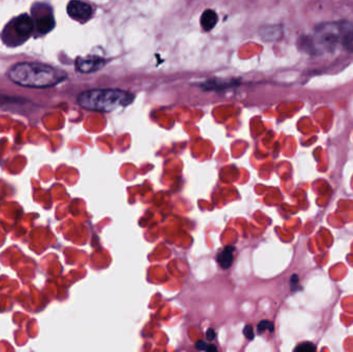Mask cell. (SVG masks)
I'll use <instances>...</instances> for the list:
<instances>
[{"label": "cell", "mask_w": 353, "mask_h": 352, "mask_svg": "<svg viewBox=\"0 0 353 352\" xmlns=\"http://www.w3.org/2000/svg\"><path fill=\"white\" fill-rule=\"evenodd\" d=\"M134 99L132 93L118 89H94L81 93L78 103L89 111L111 112L130 105Z\"/></svg>", "instance_id": "cell-3"}, {"label": "cell", "mask_w": 353, "mask_h": 352, "mask_svg": "<svg viewBox=\"0 0 353 352\" xmlns=\"http://www.w3.org/2000/svg\"><path fill=\"white\" fill-rule=\"evenodd\" d=\"M197 351H205V352H218L217 347L214 344H210V343H205V341H199L195 344Z\"/></svg>", "instance_id": "cell-10"}, {"label": "cell", "mask_w": 353, "mask_h": 352, "mask_svg": "<svg viewBox=\"0 0 353 352\" xmlns=\"http://www.w3.org/2000/svg\"><path fill=\"white\" fill-rule=\"evenodd\" d=\"M68 14L74 20L84 23L92 16V8L86 2L70 1L68 6Z\"/></svg>", "instance_id": "cell-6"}, {"label": "cell", "mask_w": 353, "mask_h": 352, "mask_svg": "<svg viewBox=\"0 0 353 352\" xmlns=\"http://www.w3.org/2000/svg\"><path fill=\"white\" fill-rule=\"evenodd\" d=\"M10 81L28 88H48L57 85L64 79L63 72L39 62H21L8 72Z\"/></svg>", "instance_id": "cell-2"}, {"label": "cell", "mask_w": 353, "mask_h": 352, "mask_svg": "<svg viewBox=\"0 0 353 352\" xmlns=\"http://www.w3.org/2000/svg\"><path fill=\"white\" fill-rule=\"evenodd\" d=\"M105 60L99 56H87V57H79L76 60V68L79 72L89 74L97 72L105 65Z\"/></svg>", "instance_id": "cell-7"}, {"label": "cell", "mask_w": 353, "mask_h": 352, "mask_svg": "<svg viewBox=\"0 0 353 352\" xmlns=\"http://www.w3.org/2000/svg\"><path fill=\"white\" fill-rule=\"evenodd\" d=\"M294 352H316V347L312 343H302L296 347Z\"/></svg>", "instance_id": "cell-11"}, {"label": "cell", "mask_w": 353, "mask_h": 352, "mask_svg": "<svg viewBox=\"0 0 353 352\" xmlns=\"http://www.w3.org/2000/svg\"><path fill=\"white\" fill-rule=\"evenodd\" d=\"M218 22V16L213 10H205L201 14V25L203 30H212Z\"/></svg>", "instance_id": "cell-9"}, {"label": "cell", "mask_w": 353, "mask_h": 352, "mask_svg": "<svg viewBox=\"0 0 353 352\" xmlns=\"http://www.w3.org/2000/svg\"><path fill=\"white\" fill-rule=\"evenodd\" d=\"M234 247L226 246L217 256V262L223 270H228L234 262Z\"/></svg>", "instance_id": "cell-8"}, {"label": "cell", "mask_w": 353, "mask_h": 352, "mask_svg": "<svg viewBox=\"0 0 353 352\" xmlns=\"http://www.w3.org/2000/svg\"><path fill=\"white\" fill-rule=\"evenodd\" d=\"M35 37L47 34L55 27L53 12L51 6L45 3H35L31 8Z\"/></svg>", "instance_id": "cell-5"}, {"label": "cell", "mask_w": 353, "mask_h": 352, "mask_svg": "<svg viewBox=\"0 0 353 352\" xmlns=\"http://www.w3.org/2000/svg\"><path fill=\"white\" fill-rule=\"evenodd\" d=\"M301 43L310 54L333 52L339 47L353 51V25L344 20L321 23L314 34L305 37Z\"/></svg>", "instance_id": "cell-1"}, {"label": "cell", "mask_w": 353, "mask_h": 352, "mask_svg": "<svg viewBox=\"0 0 353 352\" xmlns=\"http://www.w3.org/2000/svg\"><path fill=\"white\" fill-rule=\"evenodd\" d=\"M207 338L208 340L210 341L215 340L216 333L215 331L213 330V329H209V330L207 331Z\"/></svg>", "instance_id": "cell-14"}, {"label": "cell", "mask_w": 353, "mask_h": 352, "mask_svg": "<svg viewBox=\"0 0 353 352\" xmlns=\"http://www.w3.org/2000/svg\"><path fill=\"white\" fill-rule=\"evenodd\" d=\"M257 330H259V333H263L265 332V331L273 332V322H269V320H261V322H259V326H257Z\"/></svg>", "instance_id": "cell-12"}, {"label": "cell", "mask_w": 353, "mask_h": 352, "mask_svg": "<svg viewBox=\"0 0 353 352\" xmlns=\"http://www.w3.org/2000/svg\"><path fill=\"white\" fill-rule=\"evenodd\" d=\"M244 335H245V336H246L247 339H249V340H252V339L254 338V333H253L252 327H250V326L245 327Z\"/></svg>", "instance_id": "cell-13"}, {"label": "cell", "mask_w": 353, "mask_h": 352, "mask_svg": "<svg viewBox=\"0 0 353 352\" xmlns=\"http://www.w3.org/2000/svg\"><path fill=\"white\" fill-rule=\"evenodd\" d=\"M34 32L32 18L28 14H20L12 19L4 27L1 39L4 45L14 48L23 45Z\"/></svg>", "instance_id": "cell-4"}]
</instances>
